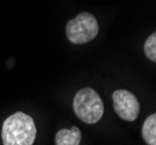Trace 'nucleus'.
I'll return each instance as SVG.
<instances>
[{"label": "nucleus", "mask_w": 156, "mask_h": 145, "mask_svg": "<svg viewBox=\"0 0 156 145\" xmlns=\"http://www.w3.org/2000/svg\"><path fill=\"white\" fill-rule=\"evenodd\" d=\"M142 137L148 145H156V114L146 119L142 125Z\"/></svg>", "instance_id": "423d86ee"}, {"label": "nucleus", "mask_w": 156, "mask_h": 145, "mask_svg": "<svg viewBox=\"0 0 156 145\" xmlns=\"http://www.w3.org/2000/svg\"><path fill=\"white\" fill-rule=\"evenodd\" d=\"M99 32L97 19L90 13L78 14L73 19L68 21L65 33L68 40L75 44H84L94 40Z\"/></svg>", "instance_id": "7ed1b4c3"}, {"label": "nucleus", "mask_w": 156, "mask_h": 145, "mask_svg": "<svg viewBox=\"0 0 156 145\" xmlns=\"http://www.w3.org/2000/svg\"><path fill=\"white\" fill-rule=\"evenodd\" d=\"M82 139V133L77 126L71 129H62L55 136L56 145H79Z\"/></svg>", "instance_id": "39448f33"}, {"label": "nucleus", "mask_w": 156, "mask_h": 145, "mask_svg": "<svg viewBox=\"0 0 156 145\" xmlns=\"http://www.w3.org/2000/svg\"><path fill=\"white\" fill-rule=\"evenodd\" d=\"M113 107L119 117L125 121H135L140 113V103L135 95L126 89H117L112 95Z\"/></svg>", "instance_id": "20e7f679"}, {"label": "nucleus", "mask_w": 156, "mask_h": 145, "mask_svg": "<svg viewBox=\"0 0 156 145\" xmlns=\"http://www.w3.org/2000/svg\"><path fill=\"white\" fill-rule=\"evenodd\" d=\"M1 138L4 145H33L36 138L34 120L22 112L11 115L2 124Z\"/></svg>", "instance_id": "f257e3e1"}, {"label": "nucleus", "mask_w": 156, "mask_h": 145, "mask_svg": "<svg viewBox=\"0 0 156 145\" xmlns=\"http://www.w3.org/2000/svg\"><path fill=\"white\" fill-rule=\"evenodd\" d=\"M73 109L79 119L87 124H94L103 117L104 105L99 94L92 88H82L73 98Z\"/></svg>", "instance_id": "f03ea898"}, {"label": "nucleus", "mask_w": 156, "mask_h": 145, "mask_svg": "<svg viewBox=\"0 0 156 145\" xmlns=\"http://www.w3.org/2000/svg\"><path fill=\"white\" fill-rule=\"evenodd\" d=\"M144 53L151 62L156 60V34L153 33L146 40L144 43Z\"/></svg>", "instance_id": "0eeeda50"}]
</instances>
